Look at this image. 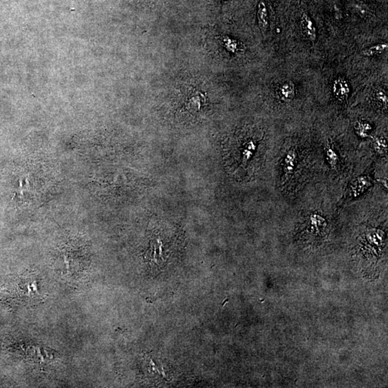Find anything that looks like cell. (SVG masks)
I'll return each mask as SVG.
<instances>
[{"instance_id":"5","label":"cell","mask_w":388,"mask_h":388,"mask_svg":"<svg viewBox=\"0 0 388 388\" xmlns=\"http://www.w3.org/2000/svg\"><path fill=\"white\" fill-rule=\"evenodd\" d=\"M370 185V182L367 177H359L351 184V194L354 196H357V195L362 194Z\"/></svg>"},{"instance_id":"1","label":"cell","mask_w":388,"mask_h":388,"mask_svg":"<svg viewBox=\"0 0 388 388\" xmlns=\"http://www.w3.org/2000/svg\"><path fill=\"white\" fill-rule=\"evenodd\" d=\"M301 25L303 33L306 38L311 43H314L317 38L316 26L312 19L309 16V14L304 9H301L300 11Z\"/></svg>"},{"instance_id":"2","label":"cell","mask_w":388,"mask_h":388,"mask_svg":"<svg viewBox=\"0 0 388 388\" xmlns=\"http://www.w3.org/2000/svg\"><path fill=\"white\" fill-rule=\"evenodd\" d=\"M278 95L282 102L284 103H290L295 98V85L291 81H285L280 86Z\"/></svg>"},{"instance_id":"10","label":"cell","mask_w":388,"mask_h":388,"mask_svg":"<svg viewBox=\"0 0 388 388\" xmlns=\"http://www.w3.org/2000/svg\"><path fill=\"white\" fill-rule=\"evenodd\" d=\"M376 97H377V101L380 102V103L382 105L387 106V94L383 91V90H379L376 94Z\"/></svg>"},{"instance_id":"6","label":"cell","mask_w":388,"mask_h":388,"mask_svg":"<svg viewBox=\"0 0 388 388\" xmlns=\"http://www.w3.org/2000/svg\"><path fill=\"white\" fill-rule=\"evenodd\" d=\"M388 45L387 43H378L375 46L370 47L362 51V55L365 57H371L374 55H378L384 53L387 49Z\"/></svg>"},{"instance_id":"8","label":"cell","mask_w":388,"mask_h":388,"mask_svg":"<svg viewBox=\"0 0 388 388\" xmlns=\"http://www.w3.org/2000/svg\"><path fill=\"white\" fill-rule=\"evenodd\" d=\"M355 130L356 134L360 137L365 138L370 135V132L372 130L371 125L366 122L359 121L356 124Z\"/></svg>"},{"instance_id":"9","label":"cell","mask_w":388,"mask_h":388,"mask_svg":"<svg viewBox=\"0 0 388 388\" xmlns=\"http://www.w3.org/2000/svg\"><path fill=\"white\" fill-rule=\"evenodd\" d=\"M327 159L332 166H336L339 162V156L333 147L328 146L326 151Z\"/></svg>"},{"instance_id":"4","label":"cell","mask_w":388,"mask_h":388,"mask_svg":"<svg viewBox=\"0 0 388 388\" xmlns=\"http://www.w3.org/2000/svg\"><path fill=\"white\" fill-rule=\"evenodd\" d=\"M257 20L259 27L263 34L267 32L269 27L268 13L264 1H260L257 10Z\"/></svg>"},{"instance_id":"7","label":"cell","mask_w":388,"mask_h":388,"mask_svg":"<svg viewBox=\"0 0 388 388\" xmlns=\"http://www.w3.org/2000/svg\"><path fill=\"white\" fill-rule=\"evenodd\" d=\"M374 150L380 156L387 155V140L382 137H375L372 139Z\"/></svg>"},{"instance_id":"3","label":"cell","mask_w":388,"mask_h":388,"mask_svg":"<svg viewBox=\"0 0 388 388\" xmlns=\"http://www.w3.org/2000/svg\"><path fill=\"white\" fill-rule=\"evenodd\" d=\"M350 93V86L345 79L337 78L333 84V94L338 99L347 98Z\"/></svg>"}]
</instances>
